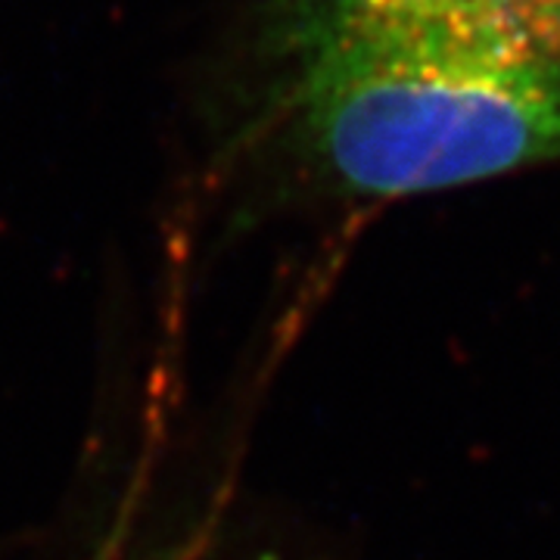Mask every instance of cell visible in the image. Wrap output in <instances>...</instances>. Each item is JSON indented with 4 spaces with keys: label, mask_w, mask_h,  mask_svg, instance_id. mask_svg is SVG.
<instances>
[{
    "label": "cell",
    "mask_w": 560,
    "mask_h": 560,
    "mask_svg": "<svg viewBox=\"0 0 560 560\" xmlns=\"http://www.w3.org/2000/svg\"><path fill=\"white\" fill-rule=\"evenodd\" d=\"M287 138L330 187L396 200L560 162V57L275 20Z\"/></svg>",
    "instance_id": "obj_1"
},
{
    "label": "cell",
    "mask_w": 560,
    "mask_h": 560,
    "mask_svg": "<svg viewBox=\"0 0 560 560\" xmlns=\"http://www.w3.org/2000/svg\"><path fill=\"white\" fill-rule=\"evenodd\" d=\"M275 20L489 57H560V0H278Z\"/></svg>",
    "instance_id": "obj_2"
}]
</instances>
